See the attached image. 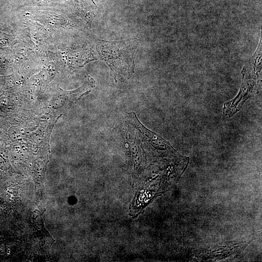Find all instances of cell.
Segmentation results:
<instances>
[{"instance_id":"obj_1","label":"cell","mask_w":262,"mask_h":262,"mask_svg":"<svg viewBox=\"0 0 262 262\" xmlns=\"http://www.w3.org/2000/svg\"><path fill=\"white\" fill-rule=\"evenodd\" d=\"M95 40L99 58L109 66L115 81L118 77L129 79L134 73L139 40L135 38L114 41Z\"/></svg>"}]
</instances>
